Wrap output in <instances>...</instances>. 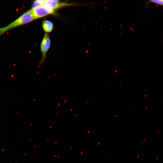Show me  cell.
I'll return each mask as SVG.
<instances>
[{
    "label": "cell",
    "instance_id": "cell-5",
    "mask_svg": "<svg viewBox=\"0 0 163 163\" xmlns=\"http://www.w3.org/2000/svg\"><path fill=\"white\" fill-rule=\"evenodd\" d=\"M42 27L43 30L46 33L52 32L54 29L53 23L46 19H44L42 22Z\"/></svg>",
    "mask_w": 163,
    "mask_h": 163
},
{
    "label": "cell",
    "instance_id": "cell-4",
    "mask_svg": "<svg viewBox=\"0 0 163 163\" xmlns=\"http://www.w3.org/2000/svg\"><path fill=\"white\" fill-rule=\"evenodd\" d=\"M71 5H73V4L61 2L59 0H45L42 5L48 8L56 11V10L61 8Z\"/></svg>",
    "mask_w": 163,
    "mask_h": 163
},
{
    "label": "cell",
    "instance_id": "cell-6",
    "mask_svg": "<svg viewBox=\"0 0 163 163\" xmlns=\"http://www.w3.org/2000/svg\"><path fill=\"white\" fill-rule=\"evenodd\" d=\"M45 1V0H37L34 1L33 3L31 8H33L42 5L44 3Z\"/></svg>",
    "mask_w": 163,
    "mask_h": 163
},
{
    "label": "cell",
    "instance_id": "cell-2",
    "mask_svg": "<svg viewBox=\"0 0 163 163\" xmlns=\"http://www.w3.org/2000/svg\"><path fill=\"white\" fill-rule=\"evenodd\" d=\"M51 45V40L48 33H45L41 41L40 49L42 53V58L39 63L43 64L46 60L47 53Z\"/></svg>",
    "mask_w": 163,
    "mask_h": 163
},
{
    "label": "cell",
    "instance_id": "cell-7",
    "mask_svg": "<svg viewBox=\"0 0 163 163\" xmlns=\"http://www.w3.org/2000/svg\"><path fill=\"white\" fill-rule=\"evenodd\" d=\"M151 2L155 3L161 5H163V0H151L149 1Z\"/></svg>",
    "mask_w": 163,
    "mask_h": 163
},
{
    "label": "cell",
    "instance_id": "cell-1",
    "mask_svg": "<svg viewBox=\"0 0 163 163\" xmlns=\"http://www.w3.org/2000/svg\"><path fill=\"white\" fill-rule=\"evenodd\" d=\"M35 20L30 9L24 12L13 22L0 28V36L16 27L27 24Z\"/></svg>",
    "mask_w": 163,
    "mask_h": 163
},
{
    "label": "cell",
    "instance_id": "cell-3",
    "mask_svg": "<svg viewBox=\"0 0 163 163\" xmlns=\"http://www.w3.org/2000/svg\"><path fill=\"white\" fill-rule=\"evenodd\" d=\"M34 19H37L48 15L53 14L55 11L42 5L30 9Z\"/></svg>",
    "mask_w": 163,
    "mask_h": 163
}]
</instances>
